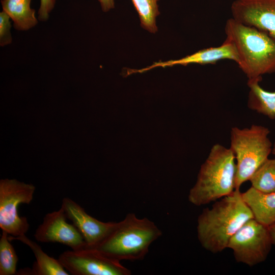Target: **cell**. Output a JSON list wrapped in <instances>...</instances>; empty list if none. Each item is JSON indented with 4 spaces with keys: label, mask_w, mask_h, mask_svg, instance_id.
<instances>
[{
    "label": "cell",
    "mask_w": 275,
    "mask_h": 275,
    "mask_svg": "<svg viewBox=\"0 0 275 275\" xmlns=\"http://www.w3.org/2000/svg\"><path fill=\"white\" fill-rule=\"evenodd\" d=\"M235 160L230 148L218 144L213 145L189 191V202L198 206L204 205L232 194L235 190Z\"/></svg>",
    "instance_id": "3"
},
{
    "label": "cell",
    "mask_w": 275,
    "mask_h": 275,
    "mask_svg": "<svg viewBox=\"0 0 275 275\" xmlns=\"http://www.w3.org/2000/svg\"><path fill=\"white\" fill-rule=\"evenodd\" d=\"M56 0H40V6L38 11V18L45 21L49 17V13L54 7Z\"/></svg>",
    "instance_id": "21"
},
{
    "label": "cell",
    "mask_w": 275,
    "mask_h": 275,
    "mask_svg": "<svg viewBox=\"0 0 275 275\" xmlns=\"http://www.w3.org/2000/svg\"><path fill=\"white\" fill-rule=\"evenodd\" d=\"M232 18L262 31L275 40V0H235Z\"/></svg>",
    "instance_id": "10"
},
{
    "label": "cell",
    "mask_w": 275,
    "mask_h": 275,
    "mask_svg": "<svg viewBox=\"0 0 275 275\" xmlns=\"http://www.w3.org/2000/svg\"><path fill=\"white\" fill-rule=\"evenodd\" d=\"M268 227L271 236L272 244L275 245V223Z\"/></svg>",
    "instance_id": "23"
},
{
    "label": "cell",
    "mask_w": 275,
    "mask_h": 275,
    "mask_svg": "<svg viewBox=\"0 0 275 275\" xmlns=\"http://www.w3.org/2000/svg\"><path fill=\"white\" fill-rule=\"evenodd\" d=\"M10 16L3 10L0 13V45L1 46L10 44L12 37L10 29L11 28Z\"/></svg>",
    "instance_id": "20"
},
{
    "label": "cell",
    "mask_w": 275,
    "mask_h": 275,
    "mask_svg": "<svg viewBox=\"0 0 275 275\" xmlns=\"http://www.w3.org/2000/svg\"><path fill=\"white\" fill-rule=\"evenodd\" d=\"M254 218L240 189L205 208L197 219V236L202 246L212 253L227 248L231 237L246 221Z\"/></svg>",
    "instance_id": "1"
},
{
    "label": "cell",
    "mask_w": 275,
    "mask_h": 275,
    "mask_svg": "<svg viewBox=\"0 0 275 275\" xmlns=\"http://www.w3.org/2000/svg\"><path fill=\"white\" fill-rule=\"evenodd\" d=\"M226 40L235 46L237 64L248 79H262V75L275 73V40L254 27L233 18L225 24Z\"/></svg>",
    "instance_id": "2"
},
{
    "label": "cell",
    "mask_w": 275,
    "mask_h": 275,
    "mask_svg": "<svg viewBox=\"0 0 275 275\" xmlns=\"http://www.w3.org/2000/svg\"><path fill=\"white\" fill-rule=\"evenodd\" d=\"M31 0H2L3 11L14 22V28L19 31H26L38 23L35 10L31 8Z\"/></svg>",
    "instance_id": "15"
},
{
    "label": "cell",
    "mask_w": 275,
    "mask_h": 275,
    "mask_svg": "<svg viewBox=\"0 0 275 275\" xmlns=\"http://www.w3.org/2000/svg\"><path fill=\"white\" fill-rule=\"evenodd\" d=\"M66 218L62 207L46 214L35 231L36 240L41 242H59L75 251L85 248L86 243L81 234L73 224L67 223Z\"/></svg>",
    "instance_id": "9"
},
{
    "label": "cell",
    "mask_w": 275,
    "mask_h": 275,
    "mask_svg": "<svg viewBox=\"0 0 275 275\" xmlns=\"http://www.w3.org/2000/svg\"><path fill=\"white\" fill-rule=\"evenodd\" d=\"M10 241L17 240L27 245L33 251L36 259L31 269H23L19 274L68 275L58 259L49 256L36 242L30 239L25 234L14 237L8 236Z\"/></svg>",
    "instance_id": "13"
},
{
    "label": "cell",
    "mask_w": 275,
    "mask_h": 275,
    "mask_svg": "<svg viewBox=\"0 0 275 275\" xmlns=\"http://www.w3.org/2000/svg\"><path fill=\"white\" fill-rule=\"evenodd\" d=\"M269 132L267 128L257 125L250 128L231 129L230 148L236 160L235 189H240L241 185L249 180L268 158L272 151Z\"/></svg>",
    "instance_id": "5"
},
{
    "label": "cell",
    "mask_w": 275,
    "mask_h": 275,
    "mask_svg": "<svg viewBox=\"0 0 275 275\" xmlns=\"http://www.w3.org/2000/svg\"><path fill=\"white\" fill-rule=\"evenodd\" d=\"M272 244L268 227L252 218L231 237L227 248L237 262L253 266L265 260Z\"/></svg>",
    "instance_id": "7"
},
{
    "label": "cell",
    "mask_w": 275,
    "mask_h": 275,
    "mask_svg": "<svg viewBox=\"0 0 275 275\" xmlns=\"http://www.w3.org/2000/svg\"><path fill=\"white\" fill-rule=\"evenodd\" d=\"M223 60L233 61L236 63L238 62L237 53L234 45L226 40L218 46L203 49L177 60L155 62L149 67L134 72H142L156 67L164 68L175 65L186 66L192 64H214Z\"/></svg>",
    "instance_id": "12"
},
{
    "label": "cell",
    "mask_w": 275,
    "mask_h": 275,
    "mask_svg": "<svg viewBox=\"0 0 275 275\" xmlns=\"http://www.w3.org/2000/svg\"><path fill=\"white\" fill-rule=\"evenodd\" d=\"M8 235L7 232L2 231L0 239V275L16 274L18 258Z\"/></svg>",
    "instance_id": "19"
},
{
    "label": "cell",
    "mask_w": 275,
    "mask_h": 275,
    "mask_svg": "<svg viewBox=\"0 0 275 275\" xmlns=\"http://www.w3.org/2000/svg\"><path fill=\"white\" fill-rule=\"evenodd\" d=\"M162 235L155 223L146 217L128 213L111 234L94 248L116 260H142L151 244Z\"/></svg>",
    "instance_id": "4"
},
{
    "label": "cell",
    "mask_w": 275,
    "mask_h": 275,
    "mask_svg": "<svg viewBox=\"0 0 275 275\" xmlns=\"http://www.w3.org/2000/svg\"><path fill=\"white\" fill-rule=\"evenodd\" d=\"M58 260L73 275H130L131 271L120 261L106 256L95 249L85 248L79 250L63 252Z\"/></svg>",
    "instance_id": "8"
},
{
    "label": "cell",
    "mask_w": 275,
    "mask_h": 275,
    "mask_svg": "<svg viewBox=\"0 0 275 275\" xmlns=\"http://www.w3.org/2000/svg\"><path fill=\"white\" fill-rule=\"evenodd\" d=\"M241 195L254 219L267 227L275 223V193H263L251 186Z\"/></svg>",
    "instance_id": "14"
},
{
    "label": "cell",
    "mask_w": 275,
    "mask_h": 275,
    "mask_svg": "<svg viewBox=\"0 0 275 275\" xmlns=\"http://www.w3.org/2000/svg\"><path fill=\"white\" fill-rule=\"evenodd\" d=\"M131 1L139 14L141 26L150 33H156L158 31L156 18L160 13L159 0Z\"/></svg>",
    "instance_id": "18"
},
{
    "label": "cell",
    "mask_w": 275,
    "mask_h": 275,
    "mask_svg": "<svg viewBox=\"0 0 275 275\" xmlns=\"http://www.w3.org/2000/svg\"><path fill=\"white\" fill-rule=\"evenodd\" d=\"M35 187L14 179L0 182V228L12 236L25 234L30 225L27 218L20 216L17 208L21 204H30Z\"/></svg>",
    "instance_id": "6"
},
{
    "label": "cell",
    "mask_w": 275,
    "mask_h": 275,
    "mask_svg": "<svg viewBox=\"0 0 275 275\" xmlns=\"http://www.w3.org/2000/svg\"><path fill=\"white\" fill-rule=\"evenodd\" d=\"M260 79H248L249 93L248 106L251 109L262 114L268 118L275 119V91H267L263 89L259 82Z\"/></svg>",
    "instance_id": "16"
},
{
    "label": "cell",
    "mask_w": 275,
    "mask_h": 275,
    "mask_svg": "<svg viewBox=\"0 0 275 275\" xmlns=\"http://www.w3.org/2000/svg\"><path fill=\"white\" fill-rule=\"evenodd\" d=\"M252 187L263 193H275V158L267 159L249 180Z\"/></svg>",
    "instance_id": "17"
},
{
    "label": "cell",
    "mask_w": 275,
    "mask_h": 275,
    "mask_svg": "<svg viewBox=\"0 0 275 275\" xmlns=\"http://www.w3.org/2000/svg\"><path fill=\"white\" fill-rule=\"evenodd\" d=\"M61 207L66 217L81 234L86 248H94L114 230L117 223L103 222L88 214L76 202L69 198L62 200Z\"/></svg>",
    "instance_id": "11"
},
{
    "label": "cell",
    "mask_w": 275,
    "mask_h": 275,
    "mask_svg": "<svg viewBox=\"0 0 275 275\" xmlns=\"http://www.w3.org/2000/svg\"><path fill=\"white\" fill-rule=\"evenodd\" d=\"M272 152L275 156V143H274L273 148L272 149Z\"/></svg>",
    "instance_id": "24"
},
{
    "label": "cell",
    "mask_w": 275,
    "mask_h": 275,
    "mask_svg": "<svg viewBox=\"0 0 275 275\" xmlns=\"http://www.w3.org/2000/svg\"><path fill=\"white\" fill-rule=\"evenodd\" d=\"M98 1L104 12L108 11L115 7L114 0H98Z\"/></svg>",
    "instance_id": "22"
}]
</instances>
